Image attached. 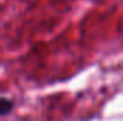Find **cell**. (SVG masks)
<instances>
[{"label": "cell", "instance_id": "1", "mask_svg": "<svg viewBox=\"0 0 123 121\" xmlns=\"http://www.w3.org/2000/svg\"><path fill=\"white\" fill-rule=\"evenodd\" d=\"M14 104L12 100L9 98H4V97H0V116H6L9 113H12Z\"/></svg>", "mask_w": 123, "mask_h": 121}]
</instances>
